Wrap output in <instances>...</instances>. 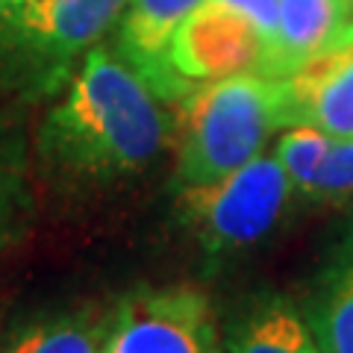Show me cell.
I'll return each instance as SVG.
<instances>
[{
  "mask_svg": "<svg viewBox=\"0 0 353 353\" xmlns=\"http://www.w3.org/2000/svg\"><path fill=\"white\" fill-rule=\"evenodd\" d=\"M224 353H324L312 324L292 297L253 292L227 318Z\"/></svg>",
  "mask_w": 353,
  "mask_h": 353,
  "instance_id": "9",
  "label": "cell"
},
{
  "mask_svg": "<svg viewBox=\"0 0 353 353\" xmlns=\"http://www.w3.org/2000/svg\"><path fill=\"white\" fill-rule=\"evenodd\" d=\"M283 130L315 127L330 139H353V21L283 77Z\"/></svg>",
  "mask_w": 353,
  "mask_h": 353,
  "instance_id": "7",
  "label": "cell"
},
{
  "mask_svg": "<svg viewBox=\"0 0 353 353\" xmlns=\"http://www.w3.org/2000/svg\"><path fill=\"white\" fill-rule=\"evenodd\" d=\"M353 201V139H341L330 145L327 157L321 162L312 189H309L306 201L312 203H341Z\"/></svg>",
  "mask_w": 353,
  "mask_h": 353,
  "instance_id": "15",
  "label": "cell"
},
{
  "mask_svg": "<svg viewBox=\"0 0 353 353\" xmlns=\"http://www.w3.org/2000/svg\"><path fill=\"white\" fill-rule=\"evenodd\" d=\"M109 312L97 306L68 309L18 330L3 353H97Z\"/></svg>",
  "mask_w": 353,
  "mask_h": 353,
  "instance_id": "12",
  "label": "cell"
},
{
  "mask_svg": "<svg viewBox=\"0 0 353 353\" xmlns=\"http://www.w3.org/2000/svg\"><path fill=\"white\" fill-rule=\"evenodd\" d=\"M292 197V180L280 159L262 153L218 183L180 189L176 212L203 259L215 265L268 239Z\"/></svg>",
  "mask_w": 353,
  "mask_h": 353,
  "instance_id": "4",
  "label": "cell"
},
{
  "mask_svg": "<svg viewBox=\"0 0 353 353\" xmlns=\"http://www.w3.org/2000/svg\"><path fill=\"white\" fill-rule=\"evenodd\" d=\"M124 9L127 0H0V101L57 97Z\"/></svg>",
  "mask_w": 353,
  "mask_h": 353,
  "instance_id": "3",
  "label": "cell"
},
{
  "mask_svg": "<svg viewBox=\"0 0 353 353\" xmlns=\"http://www.w3.org/2000/svg\"><path fill=\"white\" fill-rule=\"evenodd\" d=\"M350 15L353 9L347 0H280L277 44L265 77L283 80L301 68L350 24Z\"/></svg>",
  "mask_w": 353,
  "mask_h": 353,
  "instance_id": "11",
  "label": "cell"
},
{
  "mask_svg": "<svg viewBox=\"0 0 353 353\" xmlns=\"http://www.w3.org/2000/svg\"><path fill=\"white\" fill-rule=\"evenodd\" d=\"M97 353H224V339L201 289L145 285L109 309Z\"/></svg>",
  "mask_w": 353,
  "mask_h": 353,
  "instance_id": "5",
  "label": "cell"
},
{
  "mask_svg": "<svg viewBox=\"0 0 353 353\" xmlns=\"http://www.w3.org/2000/svg\"><path fill=\"white\" fill-rule=\"evenodd\" d=\"M174 139L165 103L106 44H94L36 132L41 183L88 197L139 180Z\"/></svg>",
  "mask_w": 353,
  "mask_h": 353,
  "instance_id": "1",
  "label": "cell"
},
{
  "mask_svg": "<svg viewBox=\"0 0 353 353\" xmlns=\"http://www.w3.org/2000/svg\"><path fill=\"white\" fill-rule=\"evenodd\" d=\"M176 106L174 185L197 189L262 157L283 130V83L265 74H236L197 83Z\"/></svg>",
  "mask_w": 353,
  "mask_h": 353,
  "instance_id": "2",
  "label": "cell"
},
{
  "mask_svg": "<svg viewBox=\"0 0 353 353\" xmlns=\"http://www.w3.org/2000/svg\"><path fill=\"white\" fill-rule=\"evenodd\" d=\"M230 9L241 12L253 27L259 30V36L265 41V65L262 74L268 68V59L274 53V44H277V30H280V0H218Z\"/></svg>",
  "mask_w": 353,
  "mask_h": 353,
  "instance_id": "16",
  "label": "cell"
},
{
  "mask_svg": "<svg viewBox=\"0 0 353 353\" xmlns=\"http://www.w3.org/2000/svg\"><path fill=\"white\" fill-rule=\"evenodd\" d=\"M201 3L206 0H127L118 21L115 53L162 103H180L194 88L171 65V39Z\"/></svg>",
  "mask_w": 353,
  "mask_h": 353,
  "instance_id": "8",
  "label": "cell"
},
{
  "mask_svg": "<svg viewBox=\"0 0 353 353\" xmlns=\"http://www.w3.org/2000/svg\"><path fill=\"white\" fill-rule=\"evenodd\" d=\"M171 65L194 85L250 71L262 74L265 41L241 12L218 0H206L176 27Z\"/></svg>",
  "mask_w": 353,
  "mask_h": 353,
  "instance_id": "6",
  "label": "cell"
},
{
  "mask_svg": "<svg viewBox=\"0 0 353 353\" xmlns=\"http://www.w3.org/2000/svg\"><path fill=\"white\" fill-rule=\"evenodd\" d=\"M30 218L27 153L12 127L0 124V253L21 239Z\"/></svg>",
  "mask_w": 353,
  "mask_h": 353,
  "instance_id": "13",
  "label": "cell"
},
{
  "mask_svg": "<svg viewBox=\"0 0 353 353\" xmlns=\"http://www.w3.org/2000/svg\"><path fill=\"white\" fill-rule=\"evenodd\" d=\"M301 306L324 353H353V206Z\"/></svg>",
  "mask_w": 353,
  "mask_h": 353,
  "instance_id": "10",
  "label": "cell"
},
{
  "mask_svg": "<svg viewBox=\"0 0 353 353\" xmlns=\"http://www.w3.org/2000/svg\"><path fill=\"white\" fill-rule=\"evenodd\" d=\"M347 3H350V9H353V0H347Z\"/></svg>",
  "mask_w": 353,
  "mask_h": 353,
  "instance_id": "17",
  "label": "cell"
},
{
  "mask_svg": "<svg viewBox=\"0 0 353 353\" xmlns=\"http://www.w3.org/2000/svg\"><path fill=\"white\" fill-rule=\"evenodd\" d=\"M330 145H333V139L315 127H285L274 157L280 159L285 174H289L294 197H303L306 201L318 171H321V162L327 157Z\"/></svg>",
  "mask_w": 353,
  "mask_h": 353,
  "instance_id": "14",
  "label": "cell"
}]
</instances>
